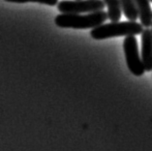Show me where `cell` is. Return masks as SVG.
Returning a JSON list of instances; mask_svg holds the SVG:
<instances>
[{"label": "cell", "mask_w": 152, "mask_h": 151, "mask_svg": "<svg viewBox=\"0 0 152 151\" xmlns=\"http://www.w3.org/2000/svg\"><path fill=\"white\" fill-rule=\"evenodd\" d=\"M150 1H151V2H152V0H150Z\"/></svg>", "instance_id": "cell-10"}, {"label": "cell", "mask_w": 152, "mask_h": 151, "mask_svg": "<svg viewBox=\"0 0 152 151\" xmlns=\"http://www.w3.org/2000/svg\"><path fill=\"white\" fill-rule=\"evenodd\" d=\"M103 0H62L58 2L57 9L61 14H83L104 10Z\"/></svg>", "instance_id": "cell-4"}, {"label": "cell", "mask_w": 152, "mask_h": 151, "mask_svg": "<svg viewBox=\"0 0 152 151\" xmlns=\"http://www.w3.org/2000/svg\"><path fill=\"white\" fill-rule=\"evenodd\" d=\"M142 60L146 72L152 71V29H143L142 33Z\"/></svg>", "instance_id": "cell-5"}, {"label": "cell", "mask_w": 152, "mask_h": 151, "mask_svg": "<svg viewBox=\"0 0 152 151\" xmlns=\"http://www.w3.org/2000/svg\"><path fill=\"white\" fill-rule=\"evenodd\" d=\"M149 2L150 0H135L139 11L140 23L146 28L152 25V9Z\"/></svg>", "instance_id": "cell-6"}, {"label": "cell", "mask_w": 152, "mask_h": 151, "mask_svg": "<svg viewBox=\"0 0 152 151\" xmlns=\"http://www.w3.org/2000/svg\"><path fill=\"white\" fill-rule=\"evenodd\" d=\"M107 7V17L110 21H119L121 18V5L119 0H103Z\"/></svg>", "instance_id": "cell-8"}, {"label": "cell", "mask_w": 152, "mask_h": 151, "mask_svg": "<svg viewBox=\"0 0 152 151\" xmlns=\"http://www.w3.org/2000/svg\"><path fill=\"white\" fill-rule=\"evenodd\" d=\"M109 18L107 12L104 10L87 13L86 15L80 14H61L55 17L54 23L58 27L73 28V29H93L99 26Z\"/></svg>", "instance_id": "cell-1"}, {"label": "cell", "mask_w": 152, "mask_h": 151, "mask_svg": "<svg viewBox=\"0 0 152 151\" xmlns=\"http://www.w3.org/2000/svg\"><path fill=\"white\" fill-rule=\"evenodd\" d=\"M7 2L13 3H26V2H37L41 4H45L49 6H55L58 4V0H4Z\"/></svg>", "instance_id": "cell-9"}, {"label": "cell", "mask_w": 152, "mask_h": 151, "mask_svg": "<svg viewBox=\"0 0 152 151\" xmlns=\"http://www.w3.org/2000/svg\"><path fill=\"white\" fill-rule=\"evenodd\" d=\"M123 50L126 57V63L128 69L133 75L140 77L145 72V68L142 63V56L139 53V45L135 35L126 36L123 41Z\"/></svg>", "instance_id": "cell-3"}, {"label": "cell", "mask_w": 152, "mask_h": 151, "mask_svg": "<svg viewBox=\"0 0 152 151\" xmlns=\"http://www.w3.org/2000/svg\"><path fill=\"white\" fill-rule=\"evenodd\" d=\"M143 31V25L136 20L129 21H112L107 24H101L93 28L90 36L94 40H105L113 37H126L129 35H139Z\"/></svg>", "instance_id": "cell-2"}, {"label": "cell", "mask_w": 152, "mask_h": 151, "mask_svg": "<svg viewBox=\"0 0 152 151\" xmlns=\"http://www.w3.org/2000/svg\"><path fill=\"white\" fill-rule=\"evenodd\" d=\"M121 9L123 11L124 16L129 20H137L140 18L139 11L137 8L135 0H119Z\"/></svg>", "instance_id": "cell-7"}]
</instances>
